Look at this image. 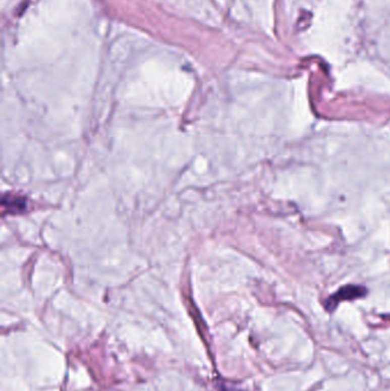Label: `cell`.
<instances>
[{
	"instance_id": "2",
	"label": "cell",
	"mask_w": 390,
	"mask_h": 391,
	"mask_svg": "<svg viewBox=\"0 0 390 391\" xmlns=\"http://www.w3.org/2000/svg\"><path fill=\"white\" fill-rule=\"evenodd\" d=\"M7 199H8V204H4V206H6V207H8V208L16 207V209H19V210H20L21 207H23L24 203H23V201H21L19 198L16 199L15 201H12L11 197H7Z\"/></svg>"
},
{
	"instance_id": "1",
	"label": "cell",
	"mask_w": 390,
	"mask_h": 391,
	"mask_svg": "<svg viewBox=\"0 0 390 391\" xmlns=\"http://www.w3.org/2000/svg\"><path fill=\"white\" fill-rule=\"evenodd\" d=\"M366 293H367V290L364 286H358V285L344 286L325 301V308H326L327 311H333L334 309L338 307V304L342 302V301L363 298V296L366 295Z\"/></svg>"
}]
</instances>
